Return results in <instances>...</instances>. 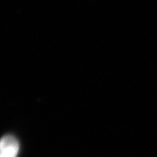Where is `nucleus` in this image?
Instances as JSON below:
<instances>
[{"instance_id": "1", "label": "nucleus", "mask_w": 157, "mask_h": 157, "mask_svg": "<svg viewBox=\"0 0 157 157\" xmlns=\"http://www.w3.org/2000/svg\"><path fill=\"white\" fill-rule=\"evenodd\" d=\"M19 143L12 135H6L0 140V157H17Z\"/></svg>"}]
</instances>
